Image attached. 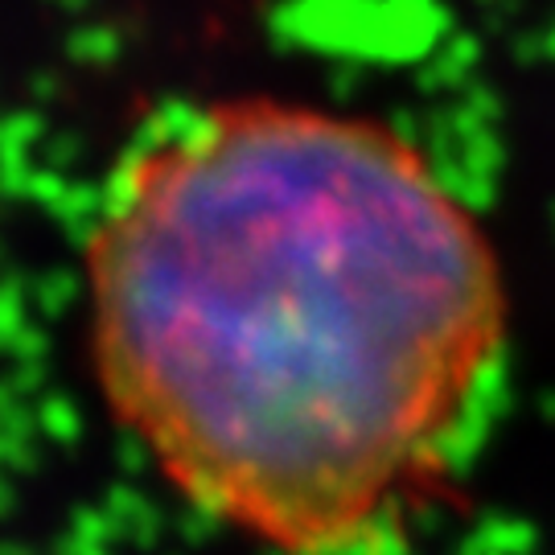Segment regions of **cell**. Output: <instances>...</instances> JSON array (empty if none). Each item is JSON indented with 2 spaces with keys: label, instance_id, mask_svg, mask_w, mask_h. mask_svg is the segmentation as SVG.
Wrapping results in <instances>:
<instances>
[{
  "label": "cell",
  "instance_id": "cell-1",
  "mask_svg": "<svg viewBox=\"0 0 555 555\" xmlns=\"http://www.w3.org/2000/svg\"><path fill=\"white\" fill-rule=\"evenodd\" d=\"M116 420L202 515L354 552L440 474L506 293L481 222L391 128L219 103L119 169L87 243Z\"/></svg>",
  "mask_w": 555,
  "mask_h": 555
}]
</instances>
